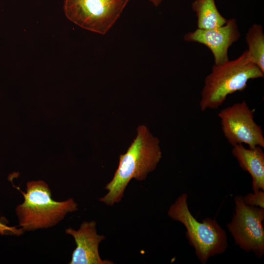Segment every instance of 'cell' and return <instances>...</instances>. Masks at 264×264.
I'll return each mask as SVG.
<instances>
[{
  "label": "cell",
  "mask_w": 264,
  "mask_h": 264,
  "mask_svg": "<svg viewBox=\"0 0 264 264\" xmlns=\"http://www.w3.org/2000/svg\"><path fill=\"white\" fill-rule=\"evenodd\" d=\"M127 152L119 156L118 167L112 180L105 188L108 193L100 201L112 206L123 197L125 190L132 178L142 181L156 167L162 157L159 140L148 128L141 125Z\"/></svg>",
  "instance_id": "6da1fadb"
},
{
  "label": "cell",
  "mask_w": 264,
  "mask_h": 264,
  "mask_svg": "<svg viewBox=\"0 0 264 264\" xmlns=\"http://www.w3.org/2000/svg\"><path fill=\"white\" fill-rule=\"evenodd\" d=\"M264 77V73L252 61L247 50L235 60L214 65L204 80L201 110L218 109L229 95L245 89L250 80Z\"/></svg>",
  "instance_id": "7a4b0ae2"
},
{
  "label": "cell",
  "mask_w": 264,
  "mask_h": 264,
  "mask_svg": "<svg viewBox=\"0 0 264 264\" xmlns=\"http://www.w3.org/2000/svg\"><path fill=\"white\" fill-rule=\"evenodd\" d=\"M22 203L16 208L19 226L23 231H34L55 226L68 213L78 210V205L70 198L62 201L52 198L51 191L44 181H29Z\"/></svg>",
  "instance_id": "3957f363"
},
{
  "label": "cell",
  "mask_w": 264,
  "mask_h": 264,
  "mask_svg": "<svg viewBox=\"0 0 264 264\" xmlns=\"http://www.w3.org/2000/svg\"><path fill=\"white\" fill-rule=\"evenodd\" d=\"M187 198L186 193L179 196L170 206L168 215L185 226L189 244L194 248L200 262L205 264L210 257L225 251L228 247L226 234L214 219L198 221L189 210Z\"/></svg>",
  "instance_id": "277c9868"
},
{
  "label": "cell",
  "mask_w": 264,
  "mask_h": 264,
  "mask_svg": "<svg viewBox=\"0 0 264 264\" xmlns=\"http://www.w3.org/2000/svg\"><path fill=\"white\" fill-rule=\"evenodd\" d=\"M130 0H65L66 18L81 27L105 34L119 19Z\"/></svg>",
  "instance_id": "5b68a950"
},
{
  "label": "cell",
  "mask_w": 264,
  "mask_h": 264,
  "mask_svg": "<svg viewBox=\"0 0 264 264\" xmlns=\"http://www.w3.org/2000/svg\"><path fill=\"white\" fill-rule=\"evenodd\" d=\"M235 214L227 225L236 244L258 258L264 254V209L246 205L243 197L234 198Z\"/></svg>",
  "instance_id": "8992f818"
},
{
  "label": "cell",
  "mask_w": 264,
  "mask_h": 264,
  "mask_svg": "<svg viewBox=\"0 0 264 264\" xmlns=\"http://www.w3.org/2000/svg\"><path fill=\"white\" fill-rule=\"evenodd\" d=\"M218 115L223 135L232 146L245 144L249 148H264L262 128L255 121L253 110L245 101L225 108Z\"/></svg>",
  "instance_id": "52a82bcc"
},
{
  "label": "cell",
  "mask_w": 264,
  "mask_h": 264,
  "mask_svg": "<svg viewBox=\"0 0 264 264\" xmlns=\"http://www.w3.org/2000/svg\"><path fill=\"white\" fill-rule=\"evenodd\" d=\"M241 36L237 21L235 18L227 19L225 24L209 29L198 28L186 33L184 41L198 43L208 47L212 52L214 65H220L229 60V48L240 38Z\"/></svg>",
  "instance_id": "ba28073f"
},
{
  "label": "cell",
  "mask_w": 264,
  "mask_h": 264,
  "mask_svg": "<svg viewBox=\"0 0 264 264\" xmlns=\"http://www.w3.org/2000/svg\"><path fill=\"white\" fill-rule=\"evenodd\" d=\"M96 223L94 221H84L79 229L75 230L71 228L66 230V233L72 236L76 247L72 254L70 264H112L108 260H102L99 254L98 245L105 238L97 234Z\"/></svg>",
  "instance_id": "9c48e42d"
},
{
  "label": "cell",
  "mask_w": 264,
  "mask_h": 264,
  "mask_svg": "<svg viewBox=\"0 0 264 264\" xmlns=\"http://www.w3.org/2000/svg\"><path fill=\"white\" fill-rule=\"evenodd\" d=\"M233 155L240 167L251 176L253 192L264 190V153L262 148H246L242 144L233 146Z\"/></svg>",
  "instance_id": "30bf717a"
},
{
  "label": "cell",
  "mask_w": 264,
  "mask_h": 264,
  "mask_svg": "<svg viewBox=\"0 0 264 264\" xmlns=\"http://www.w3.org/2000/svg\"><path fill=\"white\" fill-rule=\"evenodd\" d=\"M191 7L197 18L198 28H217L225 24L227 21L219 12L215 0H195Z\"/></svg>",
  "instance_id": "8fae6325"
},
{
  "label": "cell",
  "mask_w": 264,
  "mask_h": 264,
  "mask_svg": "<svg viewBox=\"0 0 264 264\" xmlns=\"http://www.w3.org/2000/svg\"><path fill=\"white\" fill-rule=\"evenodd\" d=\"M245 40L250 57L264 73V33L262 25L254 23L246 33Z\"/></svg>",
  "instance_id": "7c38bea8"
},
{
  "label": "cell",
  "mask_w": 264,
  "mask_h": 264,
  "mask_svg": "<svg viewBox=\"0 0 264 264\" xmlns=\"http://www.w3.org/2000/svg\"><path fill=\"white\" fill-rule=\"evenodd\" d=\"M244 203L248 205L264 209V192L260 190L243 197Z\"/></svg>",
  "instance_id": "4fadbf2b"
},
{
  "label": "cell",
  "mask_w": 264,
  "mask_h": 264,
  "mask_svg": "<svg viewBox=\"0 0 264 264\" xmlns=\"http://www.w3.org/2000/svg\"><path fill=\"white\" fill-rule=\"evenodd\" d=\"M23 231L22 229H20L19 230L16 229L15 227H9L5 225V224L0 222V234L1 235L3 234H16V235H20L22 233V232Z\"/></svg>",
  "instance_id": "5bb4252c"
},
{
  "label": "cell",
  "mask_w": 264,
  "mask_h": 264,
  "mask_svg": "<svg viewBox=\"0 0 264 264\" xmlns=\"http://www.w3.org/2000/svg\"><path fill=\"white\" fill-rule=\"evenodd\" d=\"M155 7L159 6L163 0H148Z\"/></svg>",
  "instance_id": "9a60e30c"
}]
</instances>
